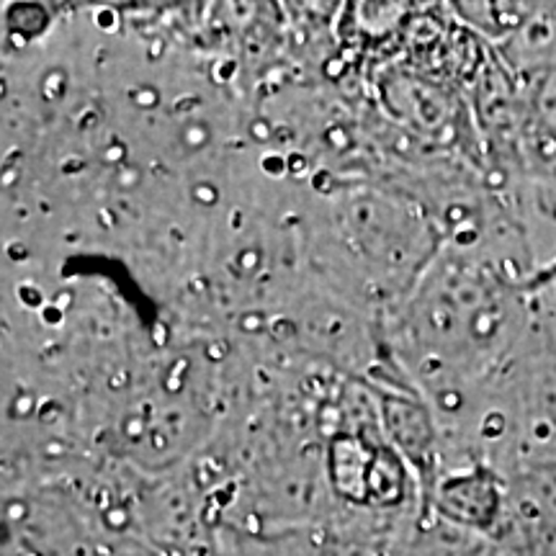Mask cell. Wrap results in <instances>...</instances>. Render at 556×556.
<instances>
[{
  "instance_id": "cell-1",
  "label": "cell",
  "mask_w": 556,
  "mask_h": 556,
  "mask_svg": "<svg viewBox=\"0 0 556 556\" xmlns=\"http://www.w3.org/2000/svg\"><path fill=\"white\" fill-rule=\"evenodd\" d=\"M548 281H556V261L548 268L541 270V274L536 276V281H533V283H536V287H541V283H548Z\"/></svg>"
}]
</instances>
